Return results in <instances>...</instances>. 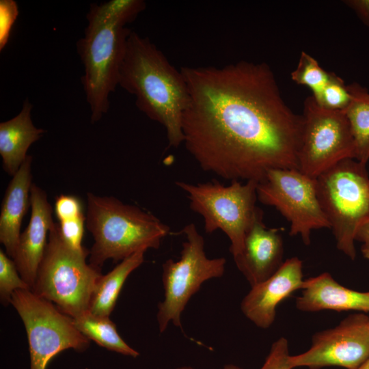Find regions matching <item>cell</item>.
Masks as SVG:
<instances>
[{
    "label": "cell",
    "mask_w": 369,
    "mask_h": 369,
    "mask_svg": "<svg viewBox=\"0 0 369 369\" xmlns=\"http://www.w3.org/2000/svg\"><path fill=\"white\" fill-rule=\"evenodd\" d=\"M189 102L183 143L199 166L230 181H262L298 169L303 120L284 100L265 63L182 67Z\"/></svg>",
    "instance_id": "1"
},
{
    "label": "cell",
    "mask_w": 369,
    "mask_h": 369,
    "mask_svg": "<svg viewBox=\"0 0 369 369\" xmlns=\"http://www.w3.org/2000/svg\"><path fill=\"white\" fill-rule=\"evenodd\" d=\"M146 8L142 0H110L92 3L86 15L84 35L77 44L83 65L81 78L92 123L109 109V96L119 83L127 39L133 21Z\"/></svg>",
    "instance_id": "2"
},
{
    "label": "cell",
    "mask_w": 369,
    "mask_h": 369,
    "mask_svg": "<svg viewBox=\"0 0 369 369\" xmlns=\"http://www.w3.org/2000/svg\"><path fill=\"white\" fill-rule=\"evenodd\" d=\"M118 85L135 96L141 111L164 127L169 146L183 143L182 120L189 102L185 79L154 44L134 31L127 39Z\"/></svg>",
    "instance_id": "3"
},
{
    "label": "cell",
    "mask_w": 369,
    "mask_h": 369,
    "mask_svg": "<svg viewBox=\"0 0 369 369\" xmlns=\"http://www.w3.org/2000/svg\"><path fill=\"white\" fill-rule=\"evenodd\" d=\"M86 226L94 243L90 264L101 268L108 259L123 260L142 249H158L169 228L150 213L114 197L87 195Z\"/></svg>",
    "instance_id": "4"
},
{
    "label": "cell",
    "mask_w": 369,
    "mask_h": 369,
    "mask_svg": "<svg viewBox=\"0 0 369 369\" xmlns=\"http://www.w3.org/2000/svg\"><path fill=\"white\" fill-rule=\"evenodd\" d=\"M315 180L317 197L335 236L337 248L354 260L356 232L369 220L366 165L354 159H346Z\"/></svg>",
    "instance_id": "5"
},
{
    "label": "cell",
    "mask_w": 369,
    "mask_h": 369,
    "mask_svg": "<svg viewBox=\"0 0 369 369\" xmlns=\"http://www.w3.org/2000/svg\"><path fill=\"white\" fill-rule=\"evenodd\" d=\"M88 255L90 251L79 253L67 246L55 222L31 291L72 318L89 311L92 292L102 274L100 268L86 263Z\"/></svg>",
    "instance_id": "6"
},
{
    "label": "cell",
    "mask_w": 369,
    "mask_h": 369,
    "mask_svg": "<svg viewBox=\"0 0 369 369\" xmlns=\"http://www.w3.org/2000/svg\"><path fill=\"white\" fill-rule=\"evenodd\" d=\"M176 184L187 195L190 208L203 217L206 233L221 230L227 235L237 261L247 232L262 214L256 205L258 182L234 180L225 186L216 180L196 184L178 181Z\"/></svg>",
    "instance_id": "7"
},
{
    "label": "cell",
    "mask_w": 369,
    "mask_h": 369,
    "mask_svg": "<svg viewBox=\"0 0 369 369\" xmlns=\"http://www.w3.org/2000/svg\"><path fill=\"white\" fill-rule=\"evenodd\" d=\"M186 236L180 258L167 260L163 264L162 282L164 300L158 305L156 318L161 333L169 323L181 328V314L187 303L210 279L221 277L225 271L224 258H208L204 251V241L194 223L182 230Z\"/></svg>",
    "instance_id": "8"
},
{
    "label": "cell",
    "mask_w": 369,
    "mask_h": 369,
    "mask_svg": "<svg viewBox=\"0 0 369 369\" xmlns=\"http://www.w3.org/2000/svg\"><path fill=\"white\" fill-rule=\"evenodd\" d=\"M12 304L25 325L29 343L30 369H46L60 352L85 351L90 340L74 326L72 317L31 290H17Z\"/></svg>",
    "instance_id": "9"
},
{
    "label": "cell",
    "mask_w": 369,
    "mask_h": 369,
    "mask_svg": "<svg viewBox=\"0 0 369 369\" xmlns=\"http://www.w3.org/2000/svg\"><path fill=\"white\" fill-rule=\"evenodd\" d=\"M301 116L299 171L316 178L342 160L355 159V141L343 111L323 108L310 96L304 100Z\"/></svg>",
    "instance_id": "10"
},
{
    "label": "cell",
    "mask_w": 369,
    "mask_h": 369,
    "mask_svg": "<svg viewBox=\"0 0 369 369\" xmlns=\"http://www.w3.org/2000/svg\"><path fill=\"white\" fill-rule=\"evenodd\" d=\"M258 199L275 207L290 223V235L310 243L314 230L330 228L320 207L316 180L298 169H273L257 184Z\"/></svg>",
    "instance_id": "11"
},
{
    "label": "cell",
    "mask_w": 369,
    "mask_h": 369,
    "mask_svg": "<svg viewBox=\"0 0 369 369\" xmlns=\"http://www.w3.org/2000/svg\"><path fill=\"white\" fill-rule=\"evenodd\" d=\"M369 358V316L348 315L336 327L316 333L305 352L290 355L293 368L320 369L338 366L357 369Z\"/></svg>",
    "instance_id": "12"
},
{
    "label": "cell",
    "mask_w": 369,
    "mask_h": 369,
    "mask_svg": "<svg viewBox=\"0 0 369 369\" xmlns=\"http://www.w3.org/2000/svg\"><path fill=\"white\" fill-rule=\"evenodd\" d=\"M303 262L297 257L284 262L266 280L251 287L241 303L245 316L261 329L274 323L277 305L293 292L303 287Z\"/></svg>",
    "instance_id": "13"
},
{
    "label": "cell",
    "mask_w": 369,
    "mask_h": 369,
    "mask_svg": "<svg viewBox=\"0 0 369 369\" xmlns=\"http://www.w3.org/2000/svg\"><path fill=\"white\" fill-rule=\"evenodd\" d=\"M30 206L31 217L20 234L12 260L20 277L32 290L48 243L47 236L55 222L46 192L35 184L30 191Z\"/></svg>",
    "instance_id": "14"
},
{
    "label": "cell",
    "mask_w": 369,
    "mask_h": 369,
    "mask_svg": "<svg viewBox=\"0 0 369 369\" xmlns=\"http://www.w3.org/2000/svg\"><path fill=\"white\" fill-rule=\"evenodd\" d=\"M262 218L263 213L247 232L242 254L235 262L251 287L270 277L284 262L280 230L267 228Z\"/></svg>",
    "instance_id": "15"
},
{
    "label": "cell",
    "mask_w": 369,
    "mask_h": 369,
    "mask_svg": "<svg viewBox=\"0 0 369 369\" xmlns=\"http://www.w3.org/2000/svg\"><path fill=\"white\" fill-rule=\"evenodd\" d=\"M302 312L322 310L369 312V291L361 292L342 286L327 272L305 279L301 295L296 299Z\"/></svg>",
    "instance_id": "16"
},
{
    "label": "cell",
    "mask_w": 369,
    "mask_h": 369,
    "mask_svg": "<svg viewBox=\"0 0 369 369\" xmlns=\"http://www.w3.org/2000/svg\"><path fill=\"white\" fill-rule=\"evenodd\" d=\"M32 156L27 155L10 182L1 203L0 241L12 258L20 236L23 219L30 206Z\"/></svg>",
    "instance_id": "17"
},
{
    "label": "cell",
    "mask_w": 369,
    "mask_h": 369,
    "mask_svg": "<svg viewBox=\"0 0 369 369\" xmlns=\"http://www.w3.org/2000/svg\"><path fill=\"white\" fill-rule=\"evenodd\" d=\"M32 104L26 98L18 115L0 123V154L3 170L14 176L26 159L31 145L46 132L33 125Z\"/></svg>",
    "instance_id": "18"
},
{
    "label": "cell",
    "mask_w": 369,
    "mask_h": 369,
    "mask_svg": "<svg viewBox=\"0 0 369 369\" xmlns=\"http://www.w3.org/2000/svg\"><path fill=\"white\" fill-rule=\"evenodd\" d=\"M146 249H142L122 260L112 271L102 275L92 295L89 311L95 315L109 316L120 292L128 275L144 260Z\"/></svg>",
    "instance_id": "19"
},
{
    "label": "cell",
    "mask_w": 369,
    "mask_h": 369,
    "mask_svg": "<svg viewBox=\"0 0 369 369\" xmlns=\"http://www.w3.org/2000/svg\"><path fill=\"white\" fill-rule=\"evenodd\" d=\"M351 100L343 111L355 145V160L366 164L369 161V91L361 84L347 85Z\"/></svg>",
    "instance_id": "20"
},
{
    "label": "cell",
    "mask_w": 369,
    "mask_h": 369,
    "mask_svg": "<svg viewBox=\"0 0 369 369\" xmlns=\"http://www.w3.org/2000/svg\"><path fill=\"white\" fill-rule=\"evenodd\" d=\"M72 319L76 328L89 340L126 356L137 357L139 355L122 338L109 316H98L87 311Z\"/></svg>",
    "instance_id": "21"
},
{
    "label": "cell",
    "mask_w": 369,
    "mask_h": 369,
    "mask_svg": "<svg viewBox=\"0 0 369 369\" xmlns=\"http://www.w3.org/2000/svg\"><path fill=\"white\" fill-rule=\"evenodd\" d=\"M331 72L324 70L318 61L302 51L296 68L291 72L292 80L298 85H304L312 91L316 99L327 83Z\"/></svg>",
    "instance_id": "22"
},
{
    "label": "cell",
    "mask_w": 369,
    "mask_h": 369,
    "mask_svg": "<svg viewBox=\"0 0 369 369\" xmlns=\"http://www.w3.org/2000/svg\"><path fill=\"white\" fill-rule=\"evenodd\" d=\"M31 290L20 277L16 266L7 254L0 250V299L3 305L11 301L12 294L17 290Z\"/></svg>",
    "instance_id": "23"
},
{
    "label": "cell",
    "mask_w": 369,
    "mask_h": 369,
    "mask_svg": "<svg viewBox=\"0 0 369 369\" xmlns=\"http://www.w3.org/2000/svg\"><path fill=\"white\" fill-rule=\"evenodd\" d=\"M314 100L327 109L344 111L350 102L351 95L344 80L334 72H331L327 83L320 96Z\"/></svg>",
    "instance_id": "24"
},
{
    "label": "cell",
    "mask_w": 369,
    "mask_h": 369,
    "mask_svg": "<svg viewBox=\"0 0 369 369\" xmlns=\"http://www.w3.org/2000/svg\"><path fill=\"white\" fill-rule=\"evenodd\" d=\"M85 222L86 217L83 215L77 218L61 221L58 223L59 234L64 242L76 252L85 253L90 251L82 245Z\"/></svg>",
    "instance_id": "25"
},
{
    "label": "cell",
    "mask_w": 369,
    "mask_h": 369,
    "mask_svg": "<svg viewBox=\"0 0 369 369\" xmlns=\"http://www.w3.org/2000/svg\"><path fill=\"white\" fill-rule=\"evenodd\" d=\"M19 14L14 0H0V51L6 46L12 27Z\"/></svg>",
    "instance_id": "26"
},
{
    "label": "cell",
    "mask_w": 369,
    "mask_h": 369,
    "mask_svg": "<svg viewBox=\"0 0 369 369\" xmlns=\"http://www.w3.org/2000/svg\"><path fill=\"white\" fill-rule=\"evenodd\" d=\"M288 342L285 338L274 342L264 363L260 369H292L289 364Z\"/></svg>",
    "instance_id": "27"
},
{
    "label": "cell",
    "mask_w": 369,
    "mask_h": 369,
    "mask_svg": "<svg viewBox=\"0 0 369 369\" xmlns=\"http://www.w3.org/2000/svg\"><path fill=\"white\" fill-rule=\"evenodd\" d=\"M54 212L59 222L77 218L84 215L81 200L72 195H60L56 197Z\"/></svg>",
    "instance_id": "28"
},
{
    "label": "cell",
    "mask_w": 369,
    "mask_h": 369,
    "mask_svg": "<svg viewBox=\"0 0 369 369\" xmlns=\"http://www.w3.org/2000/svg\"><path fill=\"white\" fill-rule=\"evenodd\" d=\"M343 3L355 13L364 25L369 27V0H345Z\"/></svg>",
    "instance_id": "29"
},
{
    "label": "cell",
    "mask_w": 369,
    "mask_h": 369,
    "mask_svg": "<svg viewBox=\"0 0 369 369\" xmlns=\"http://www.w3.org/2000/svg\"><path fill=\"white\" fill-rule=\"evenodd\" d=\"M355 240L362 243L361 253L363 256L369 261V220L357 229Z\"/></svg>",
    "instance_id": "30"
},
{
    "label": "cell",
    "mask_w": 369,
    "mask_h": 369,
    "mask_svg": "<svg viewBox=\"0 0 369 369\" xmlns=\"http://www.w3.org/2000/svg\"><path fill=\"white\" fill-rule=\"evenodd\" d=\"M176 369H193V368L191 366H183L178 367ZM221 369H242V368L234 364H228V365L224 366Z\"/></svg>",
    "instance_id": "31"
},
{
    "label": "cell",
    "mask_w": 369,
    "mask_h": 369,
    "mask_svg": "<svg viewBox=\"0 0 369 369\" xmlns=\"http://www.w3.org/2000/svg\"><path fill=\"white\" fill-rule=\"evenodd\" d=\"M357 369H369V358Z\"/></svg>",
    "instance_id": "32"
}]
</instances>
